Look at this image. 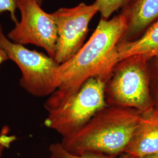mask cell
<instances>
[{
	"mask_svg": "<svg viewBox=\"0 0 158 158\" xmlns=\"http://www.w3.org/2000/svg\"><path fill=\"white\" fill-rule=\"evenodd\" d=\"M121 14L127 29L121 40H132L158 18V0H131Z\"/></svg>",
	"mask_w": 158,
	"mask_h": 158,
	"instance_id": "9",
	"label": "cell"
},
{
	"mask_svg": "<svg viewBox=\"0 0 158 158\" xmlns=\"http://www.w3.org/2000/svg\"><path fill=\"white\" fill-rule=\"evenodd\" d=\"M149 88L154 109L158 111V55L148 60Z\"/></svg>",
	"mask_w": 158,
	"mask_h": 158,
	"instance_id": "12",
	"label": "cell"
},
{
	"mask_svg": "<svg viewBox=\"0 0 158 158\" xmlns=\"http://www.w3.org/2000/svg\"><path fill=\"white\" fill-rule=\"evenodd\" d=\"M127 29L121 13L110 19H100L90 39L73 56L59 64L58 87L45 103L47 111L72 95L85 81L93 77L106 80L119 62L118 45Z\"/></svg>",
	"mask_w": 158,
	"mask_h": 158,
	"instance_id": "1",
	"label": "cell"
},
{
	"mask_svg": "<svg viewBox=\"0 0 158 158\" xmlns=\"http://www.w3.org/2000/svg\"><path fill=\"white\" fill-rule=\"evenodd\" d=\"M124 153L135 158L158 153V111L142 114Z\"/></svg>",
	"mask_w": 158,
	"mask_h": 158,
	"instance_id": "8",
	"label": "cell"
},
{
	"mask_svg": "<svg viewBox=\"0 0 158 158\" xmlns=\"http://www.w3.org/2000/svg\"><path fill=\"white\" fill-rule=\"evenodd\" d=\"M135 158H158V153L156 154H152V155H145L143 156H140V157H137Z\"/></svg>",
	"mask_w": 158,
	"mask_h": 158,
	"instance_id": "16",
	"label": "cell"
},
{
	"mask_svg": "<svg viewBox=\"0 0 158 158\" xmlns=\"http://www.w3.org/2000/svg\"><path fill=\"white\" fill-rule=\"evenodd\" d=\"M17 9L21 19L8 34V38L22 45L31 44L41 48L54 58L57 29L52 13L45 11L36 0H18Z\"/></svg>",
	"mask_w": 158,
	"mask_h": 158,
	"instance_id": "6",
	"label": "cell"
},
{
	"mask_svg": "<svg viewBox=\"0 0 158 158\" xmlns=\"http://www.w3.org/2000/svg\"><path fill=\"white\" fill-rule=\"evenodd\" d=\"M131 0H96L94 2L102 19H109L114 12L121 7H124Z\"/></svg>",
	"mask_w": 158,
	"mask_h": 158,
	"instance_id": "13",
	"label": "cell"
},
{
	"mask_svg": "<svg viewBox=\"0 0 158 158\" xmlns=\"http://www.w3.org/2000/svg\"><path fill=\"white\" fill-rule=\"evenodd\" d=\"M0 48L6 53L8 59L20 69L19 83L29 94L35 97H45L56 90L59 64L53 57L14 43L4 34L1 24Z\"/></svg>",
	"mask_w": 158,
	"mask_h": 158,
	"instance_id": "5",
	"label": "cell"
},
{
	"mask_svg": "<svg viewBox=\"0 0 158 158\" xmlns=\"http://www.w3.org/2000/svg\"><path fill=\"white\" fill-rule=\"evenodd\" d=\"M141 115L134 109L107 106L78 131L63 137L61 144L75 155L97 152L119 156L124 153Z\"/></svg>",
	"mask_w": 158,
	"mask_h": 158,
	"instance_id": "2",
	"label": "cell"
},
{
	"mask_svg": "<svg viewBox=\"0 0 158 158\" xmlns=\"http://www.w3.org/2000/svg\"><path fill=\"white\" fill-rule=\"evenodd\" d=\"M119 158H135V157L129 154L124 153L119 156Z\"/></svg>",
	"mask_w": 158,
	"mask_h": 158,
	"instance_id": "17",
	"label": "cell"
},
{
	"mask_svg": "<svg viewBox=\"0 0 158 158\" xmlns=\"http://www.w3.org/2000/svg\"><path fill=\"white\" fill-rule=\"evenodd\" d=\"M8 60V57L4 51L0 48V66L4 62Z\"/></svg>",
	"mask_w": 158,
	"mask_h": 158,
	"instance_id": "15",
	"label": "cell"
},
{
	"mask_svg": "<svg viewBox=\"0 0 158 158\" xmlns=\"http://www.w3.org/2000/svg\"><path fill=\"white\" fill-rule=\"evenodd\" d=\"M4 150V145L2 141L0 139V158H1V155H2V152Z\"/></svg>",
	"mask_w": 158,
	"mask_h": 158,
	"instance_id": "18",
	"label": "cell"
},
{
	"mask_svg": "<svg viewBox=\"0 0 158 158\" xmlns=\"http://www.w3.org/2000/svg\"><path fill=\"white\" fill-rule=\"evenodd\" d=\"M18 0H0V13L9 12L12 21L18 23L16 17V10L17 9Z\"/></svg>",
	"mask_w": 158,
	"mask_h": 158,
	"instance_id": "14",
	"label": "cell"
},
{
	"mask_svg": "<svg viewBox=\"0 0 158 158\" xmlns=\"http://www.w3.org/2000/svg\"><path fill=\"white\" fill-rule=\"evenodd\" d=\"M98 12L94 2L92 4L81 2L72 8H60L52 13L57 29L54 59L58 64L70 59L83 45L89 23Z\"/></svg>",
	"mask_w": 158,
	"mask_h": 158,
	"instance_id": "7",
	"label": "cell"
},
{
	"mask_svg": "<svg viewBox=\"0 0 158 158\" xmlns=\"http://www.w3.org/2000/svg\"><path fill=\"white\" fill-rule=\"evenodd\" d=\"M119 60L131 56H141L149 60L158 55V20L140 38L121 40L118 45Z\"/></svg>",
	"mask_w": 158,
	"mask_h": 158,
	"instance_id": "10",
	"label": "cell"
},
{
	"mask_svg": "<svg viewBox=\"0 0 158 158\" xmlns=\"http://www.w3.org/2000/svg\"><path fill=\"white\" fill-rule=\"evenodd\" d=\"M50 158H119L118 156L110 155L101 153L87 152L83 155H75L66 150L61 143H55L49 147Z\"/></svg>",
	"mask_w": 158,
	"mask_h": 158,
	"instance_id": "11",
	"label": "cell"
},
{
	"mask_svg": "<svg viewBox=\"0 0 158 158\" xmlns=\"http://www.w3.org/2000/svg\"><path fill=\"white\" fill-rule=\"evenodd\" d=\"M106 81L93 77L87 80L72 95L48 111L46 127L66 137L80 130L91 119L107 107Z\"/></svg>",
	"mask_w": 158,
	"mask_h": 158,
	"instance_id": "4",
	"label": "cell"
},
{
	"mask_svg": "<svg viewBox=\"0 0 158 158\" xmlns=\"http://www.w3.org/2000/svg\"><path fill=\"white\" fill-rule=\"evenodd\" d=\"M147 62L138 56L119 61L106 83L107 106L134 109L141 114L154 109Z\"/></svg>",
	"mask_w": 158,
	"mask_h": 158,
	"instance_id": "3",
	"label": "cell"
},
{
	"mask_svg": "<svg viewBox=\"0 0 158 158\" xmlns=\"http://www.w3.org/2000/svg\"><path fill=\"white\" fill-rule=\"evenodd\" d=\"M37 2L40 4V5H42V0H36Z\"/></svg>",
	"mask_w": 158,
	"mask_h": 158,
	"instance_id": "19",
	"label": "cell"
}]
</instances>
